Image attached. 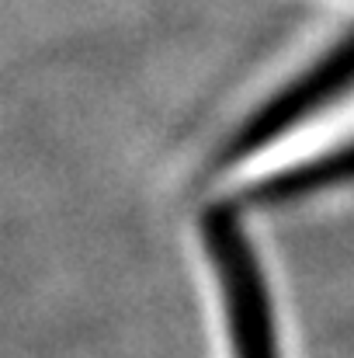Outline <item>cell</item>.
<instances>
[{"instance_id":"6da1fadb","label":"cell","mask_w":354,"mask_h":358,"mask_svg":"<svg viewBox=\"0 0 354 358\" xmlns=\"http://www.w3.org/2000/svg\"><path fill=\"white\" fill-rule=\"evenodd\" d=\"M205 240H209V250H212V261L223 282L236 358H278L267 289H264L257 257L246 243L239 220L230 209H212L205 216Z\"/></svg>"},{"instance_id":"7a4b0ae2","label":"cell","mask_w":354,"mask_h":358,"mask_svg":"<svg viewBox=\"0 0 354 358\" xmlns=\"http://www.w3.org/2000/svg\"><path fill=\"white\" fill-rule=\"evenodd\" d=\"M351 84H354V38L344 42L341 49H334L316 70H309L302 80H295L264 112H257L253 119L246 122L243 132L230 143L226 160H239V157L267 146L271 139H278L281 132H288L299 119H306L309 112H316L320 105H327L337 91H344Z\"/></svg>"},{"instance_id":"3957f363","label":"cell","mask_w":354,"mask_h":358,"mask_svg":"<svg viewBox=\"0 0 354 358\" xmlns=\"http://www.w3.org/2000/svg\"><path fill=\"white\" fill-rule=\"evenodd\" d=\"M354 178V143L337 150V153H327L313 164H302L295 171H285L278 178H271L264 188H257V199L264 202H285V199H299L306 192H316V188H330L337 181H348Z\"/></svg>"}]
</instances>
